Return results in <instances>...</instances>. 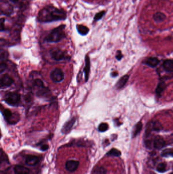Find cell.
<instances>
[{
  "label": "cell",
  "mask_w": 173,
  "mask_h": 174,
  "mask_svg": "<svg viewBox=\"0 0 173 174\" xmlns=\"http://www.w3.org/2000/svg\"><path fill=\"white\" fill-rule=\"evenodd\" d=\"M161 155L163 157H173V149L168 148L163 150L162 151Z\"/></svg>",
  "instance_id": "ffe728a7"
},
{
  "label": "cell",
  "mask_w": 173,
  "mask_h": 174,
  "mask_svg": "<svg viewBox=\"0 0 173 174\" xmlns=\"http://www.w3.org/2000/svg\"><path fill=\"white\" fill-rule=\"evenodd\" d=\"M173 174V173H171V174Z\"/></svg>",
  "instance_id": "836d02e7"
},
{
  "label": "cell",
  "mask_w": 173,
  "mask_h": 174,
  "mask_svg": "<svg viewBox=\"0 0 173 174\" xmlns=\"http://www.w3.org/2000/svg\"><path fill=\"white\" fill-rule=\"evenodd\" d=\"M5 19L4 18H2L1 19V32L4 31H5Z\"/></svg>",
  "instance_id": "f1b7e54d"
},
{
  "label": "cell",
  "mask_w": 173,
  "mask_h": 174,
  "mask_svg": "<svg viewBox=\"0 0 173 174\" xmlns=\"http://www.w3.org/2000/svg\"><path fill=\"white\" fill-rule=\"evenodd\" d=\"M159 63V59L155 57H150L146 60V64L150 67H155L157 66Z\"/></svg>",
  "instance_id": "2e32d148"
},
{
  "label": "cell",
  "mask_w": 173,
  "mask_h": 174,
  "mask_svg": "<svg viewBox=\"0 0 173 174\" xmlns=\"http://www.w3.org/2000/svg\"><path fill=\"white\" fill-rule=\"evenodd\" d=\"M79 164V162L76 160H69L67 161L66 163V168L67 171L69 172H75L76 170L77 169L78 166Z\"/></svg>",
  "instance_id": "30bf717a"
},
{
  "label": "cell",
  "mask_w": 173,
  "mask_h": 174,
  "mask_svg": "<svg viewBox=\"0 0 173 174\" xmlns=\"http://www.w3.org/2000/svg\"><path fill=\"white\" fill-rule=\"evenodd\" d=\"M23 1H25V0H23Z\"/></svg>",
  "instance_id": "e575fe53"
},
{
  "label": "cell",
  "mask_w": 173,
  "mask_h": 174,
  "mask_svg": "<svg viewBox=\"0 0 173 174\" xmlns=\"http://www.w3.org/2000/svg\"><path fill=\"white\" fill-rule=\"evenodd\" d=\"M48 148H49V146H48V145H46V144L42 145L41 148V149L42 151H46Z\"/></svg>",
  "instance_id": "1f68e13d"
},
{
  "label": "cell",
  "mask_w": 173,
  "mask_h": 174,
  "mask_svg": "<svg viewBox=\"0 0 173 174\" xmlns=\"http://www.w3.org/2000/svg\"><path fill=\"white\" fill-rule=\"evenodd\" d=\"M67 14L65 11L53 6L44 7L40 11L38 21L40 23H50L66 19Z\"/></svg>",
  "instance_id": "6da1fadb"
},
{
  "label": "cell",
  "mask_w": 173,
  "mask_h": 174,
  "mask_svg": "<svg viewBox=\"0 0 173 174\" xmlns=\"http://www.w3.org/2000/svg\"><path fill=\"white\" fill-rule=\"evenodd\" d=\"M153 146L155 149H162L165 146V141L161 137L156 138L153 142Z\"/></svg>",
  "instance_id": "9a60e30c"
},
{
  "label": "cell",
  "mask_w": 173,
  "mask_h": 174,
  "mask_svg": "<svg viewBox=\"0 0 173 174\" xmlns=\"http://www.w3.org/2000/svg\"><path fill=\"white\" fill-rule=\"evenodd\" d=\"M14 172L15 174H29L30 171L28 168L23 166L17 165L14 168Z\"/></svg>",
  "instance_id": "4fadbf2b"
},
{
  "label": "cell",
  "mask_w": 173,
  "mask_h": 174,
  "mask_svg": "<svg viewBox=\"0 0 173 174\" xmlns=\"http://www.w3.org/2000/svg\"><path fill=\"white\" fill-rule=\"evenodd\" d=\"M165 83H161L158 85L157 87V89H156V92H157V94L159 95L161 94V92L165 89Z\"/></svg>",
  "instance_id": "4316f807"
},
{
  "label": "cell",
  "mask_w": 173,
  "mask_h": 174,
  "mask_svg": "<svg viewBox=\"0 0 173 174\" xmlns=\"http://www.w3.org/2000/svg\"><path fill=\"white\" fill-rule=\"evenodd\" d=\"M5 121L10 125L17 124L20 120V116L16 112L12 113L10 109H4L2 111Z\"/></svg>",
  "instance_id": "5b68a950"
},
{
  "label": "cell",
  "mask_w": 173,
  "mask_h": 174,
  "mask_svg": "<svg viewBox=\"0 0 173 174\" xmlns=\"http://www.w3.org/2000/svg\"><path fill=\"white\" fill-rule=\"evenodd\" d=\"M39 158L35 155H29L27 156L26 160L25 163L27 165L29 166H33L37 164L39 162Z\"/></svg>",
  "instance_id": "7c38bea8"
},
{
  "label": "cell",
  "mask_w": 173,
  "mask_h": 174,
  "mask_svg": "<svg viewBox=\"0 0 173 174\" xmlns=\"http://www.w3.org/2000/svg\"><path fill=\"white\" fill-rule=\"evenodd\" d=\"M105 14H106V12L105 11H101L100 12L96 13L94 17V21H100L103 17L104 16Z\"/></svg>",
  "instance_id": "484cf974"
},
{
  "label": "cell",
  "mask_w": 173,
  "mask_h": 174,
  "mask_svg": "<svg viewBox=\"0 0 173 174\" xmlns=\"http://www.w3.org/2000/svg\"><path fill=\"white\" fill-rule=\"evenodd\" d=\"M153 18L155 22H156L157 23H161L165 21L166 19V15L163 13L157 12L153 15Z\"/></svg>",
  "instance_id": "5bb4252c"
},
{
  "label": "cell",
  "mask_w": 173,
  "mask_h": 174,
  "mask_svg": "<svg viewBox=\"0 0 173 174\" xmlns=\"http://www.w3.org/2000/svg\"><path fill=\"white\" fill-rule=\"evenodd\" d=\"M1 88L5 89L10 87L14 83V80L7 74H4L1 78Z\"/></svg>",
  "instance_id": "ba28073f"
},
{
  "label": "cell",
  "mask_w": 173,
  "mask_h": 174,
  "mask_svg": "<svg viewBox=\"0 0 173 174\" xmlns=\"http://www.w3.org/2000/svg\"><path fill=\"white\" fill-rule=\"evenodd\" d=\"M78 33L82 36H85L90 31V30L86 26L82 25H78L76 26Z\"/></svg>",
  "instance_id": "e0dca14e"
},
{
  "label": "cell",
  "mask_w": 173,
  "mask_h": 174,
  "mask_svg": "<svg viewBox=\"0 0 173 174\" xmlns=\"http://www.w3.org/2000/svg\"><path fill=\"white\" fill-rule=\"evenodd\" d=\"M108 129V125L106 123H101L98 127V130L100 132H104Z\"/></svg>",
  "instance_id": "d4e9b609"
},
{
  "label": "cell",
  "mask_w": 173,
  "mask_h": 174,
  "mask_svg": "<svg viewBox=\"0 0 173 174\" xmlns=\"http://www.w3.org/2000/svg\"><path fill=\"white\" fill-rule=\"evenodd\" d=\"M0 63V72L1 74H2L4 72L5 70L6 69L7 65L5 61H1Z\"/></svg>",
  "instance_id": "83f0119b"
},
{
  "label": "cell",
  "mask_w": 173,
  "mask_h": 174,
  "mask_svg": "<svg viewBox=\"0 0 173 174\" xmlns=\"http://www.w3.org/2000/svg\"><path fill=\"white\" fill-rule=\"evenodd\" d=\"M50 56L54 60L61 61L65 60H69V57L68 56L65 52L59 48H52L49 51Z\"/></svg>",
  "instance_id": "8992f818"
},
{
  "label": "cell",
  "mask_w": 173,
  "mask_h": 174,
  "mask_svg": "<svg viewBox=\"0 0 173 174\" xmlns=\"http://www.w3.org/2000/svg\"><path fill=\"white\" fill-rule=\"evenodd\" d=\"M66 27L65 25H59L50 32L44 39V41L48 43H56L61 41L66 37V33L64 31Z\"/></svg>",
  "instance_id": "7a4b0ae2"
},
{
  "label": "cell",
  "mask_w": 173,
  "mask_h": 174,
  "mask_svg": "<svg viewBox=\"0 0 173 174\" xmlns=\"http://www.w3.org/2000/svg\"><path fill=\"white\" fill-rule=\"evenodd\" d=\"M121 152L119 151L118 150L115 148L111 149L110 151H109L107 154V155L109 156H116V157H119L121 155Z\"/></svg>",
  "instance_id": "7402d4cb"
},
{
  "label": "cell",
  "mask_w": 173,
  "mask_h": 174,
  "mask_svg": "<svg viewBox=\"0 0 173 174\" xmlns=\"http://www.w3.org/2000/svg\"><path fill=\"white\" fill-rule=\"evenodd\" d=\"M9 1L13 4H16L18 2V0H9Z\"/></svg>",
  "instance_id": "d6a6232c"
},
{
  "label": "cell",
  "mask_w": 173,
  "mask_h": 174,
  "mask_svg": "<svg viewBox=\"0 0 173 174\" xmlns=\"http://www.w3.org/2000/svg\"><path fill=\"white\" fill-rule=\"evenodd\" d=\"M90 69V57L88 56H86L85 58V65L83 69V72L85 76V80L86 82H88V80Z\"/></svg>",
  "instance_id": "8fae6325"
},
{
  "label": "cell",
  "mask_w": 173,
  "mask_h": 174,
  "mask_svg": "<svg viewBox=\"0 0 173 174\" xmlns=\"http://www.w3.org/2000/svg\"><path fill=\"white\" fill-rule=\"evenodd\" d=\"M50 77L53 82L59 83L63 81L65 78V74L60 68H55L50 72Z\"/></svg>",
  "instance_id": "52a82bcc"
},
{
  "label": "cell",
  "mask_w": 173,
  "mask_h": 174,
  "mask_svg": "<svg viewBox=\"0 0 173 174\" xmlns=\"http://www.w3.org/2000/svg\"><path fill=\"white\" fill-rule=\"evenodd\" d=\"M25 100L27 102H29L32 100V97H31V95H30L29 94H27V95H25Z\"/></svg>",
  "instance_id": "f546056e"
},
{
  "label": "cell",
  "mask_w": 173,
  "mask_h": 174,
  "mask_svg": "<svg viewBox=\"0 0 173 174\" xmlns=\"http://www.w3.org/2000/svg\"><path fill=\"white\" fill-rule=\"evenodd\" d=\"M142 123L141 122H139L137 123V124L136 125V128L133 131V137L137 136L139 133L140 131L142 130Z\"/></svg>",
  "instance_id": "cb8c5ba5"
},
{
  "label": "cell",
  "mask_w": 173,
  "mask_h": 174,
  "mask_svg": "<svg viewBox=\"0 0 173 174\" xmlns=\"http://www.w3.org/2000/svg\"><path fill=\"white\" fill-rule=\"evenodd\" d=\"M107 171L103 166H96L94 168L92 174H106Z\"/></svg>",
  "instance_id": "44dd1931"
},
{
  "label": "cell",
  "mask_w": 173,
  "mask_h": 174,
  "mask_svg": "<svg viewBox=\"0 0 173 174\" xmlns=\"http://www.w3.org/2000/svg\"><path fill=\"white\" fill-rule=\"evenodd\" d=\"M76 120H77L76 118L74 117L65 123L61 130V131L63 134H67L70 132V131L72 130V129L73 128V126L75 124Z\"/></svg>",
  "instance_id": "9c48e42d"
},
{
  "label": "cell",
  "mask_w": 173,
  "mask_h": 174,
  "mask_svg": "<svg viewBox=\"0 0 173 174\" xmlns=\"http://www.w3.org/2000/svg\"><path fill=\"white\" fill-rule=\"evenodd\" d=\"M122 57V55L121 54V52L120 51H118L116 58H117V60H121Z\"/></svg>",
  "instance_id": "4dcf8cb0"
},
{
  "label": "cell",
  "mask_w": 173,
  "mask_h": 174,
  "mask_svg": "<svg viewBox=\"0 0 173 174\" xmlns=\"http://www.w3.org/2000/svg\"><path fill=\"white\" fill-rule=\"evenodd\" d=\"M34 88L36 90V95L39 97L46 98L50 96L51 92L48 87H46L42 80L36 79L33 82Z\"/></svg>",
  "instance_id": "3957f363"
},
{
  "label": "cell",
  "mask_w": 173,
  "mask_h": 174,
  "mask_svg": "<svg viewBox=\"0 0 173 174\" xmlns=\"http://www.w3.org/2000/svg\"><path fill=\"white\" fill-rule=\"evenodd\" d=\"M164 69L168 72H173V61L171 60H166L163 63Z\"/></svg>",
  "instance_id": "ac0fdd59"
},
{
  "label": "cell",
  "mask_w": 173,
  "mask_h": 174,
  "mask_svg": "<svg viewBox=\"0 0 173 174\" xmlns=\"http://www.w3.org/2000/svg\"><path fill=\"white\" fill-rule=\"evenodd\" d=\"M157 170L160 173H163L167 171V164L165 162H162L159 164L157 166Z\"/></svg>",
  "instance_id": "603a6c76"
},
{
  "label": "cell",
  "mask_w": 173,
  "mask_h": 174,
  "mask_svg": "<svg viewBox=\"0 0 173 174\" xmlns=\"http://www.w3.org/2000/svg\"><path fill=\"white\" fill-rule=\"evenodd\" d=\"M129 76L127 75L123 76L120 80L118 81L117 84L116 85V87L117 89H121L123 87V86L125 85L126 83H127V80H129Z\"/></svg>",
  "instance_id": "d6986e66"
},
{
  "label": "cell",
  "mask_w": 173,
  "mask_h": 174,
  "mask_svg": "<svg viewBox=\"0 0 173 174\" xmlns=\"http://www.w3.org/2000/svg\"><path fill=\"white\" fill-rule=\"evenodd\" d=\"M5 102L12 107H17L21 101V95L16 92H9L5 95Z\"/></svg>",
  "instance_id": "277c9868"
}]
</instances>
